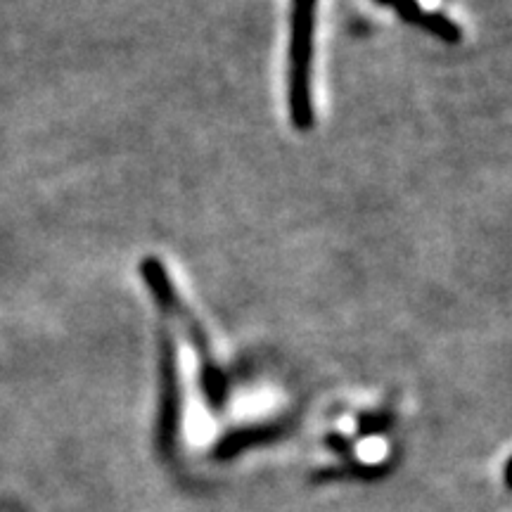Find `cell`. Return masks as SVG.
Wrapping results in <instances>:
<instances>
[{
    "instance_id": "obj_8",
    "label": "cell",
    "mask_w": 512,
    "mask_h": 512,
    "mask_svg": "<svg viewBox=\"0 0 512 512\" xmlns=\"http://www.w3.org/2000/svg\"><path fill=\"white\" fill-rule=\"evenodd\" d=\"M377 5H384V8H394L396 5V0H375Z\"/></svg>"
},
{
    "instance_id": "obj_7",
    "label": "cell",
    "mask_w": 512,
    "mask_h": 512,
    "mask_svg": "<svg viewBox=\"0 0 512 512\" xmlns=\"http://www.w3.org/2000/svg\"><path fill=\"white\" fill-rule=\"evenodd\" d=\"M325 444H328L332 451L342 453V456H351V451H354V446H351L349 439L339 437V434H330L328 439H325Z\"/></svg>"
},
{
    "instance_id": "obj_2",
    "label": "cell",
    "mask_w": 512,
    "mask_h": 512,
    "mask_svg": "<svg viewBox=\"0 0 512 512\" xmlns=\"http://www.w3.org/2000/svg\"><path fill=\"white\" fill-rule=\"evenodd\" d=\"M318 0H292L290 62H287V107L297 131H309L316 121L313 107V36Z\"/></svg>"
},
{
    "instance_id": "obj_5",
    "label": "cell",
    "mask_w": 512,
    "mask_h": 512,
    "mask_svg": "<svg viewBox=\"0 0 512 512\" xmlns=\"http://www.w3.org/2000/svg\"><path fill=\"white\" fill-rule=\"evenodd\" d=\"M408 24H415V27L427 31V34L439 38V41L451 43V46H456V43L463 41V29H460L451 17H446L444 12L420 8Z\"/></svg>"
},
{
    "instance_id": "obj_4",
    "label": "cell",
    "mask_w": 512,
    "mask_h": 512,
    "mask_svg": "<svg viewBox=\"0 0 512 512\" xmlns=\"http://www.w3.org/2000/svg\"><path fill=\"white\" fill-rule=\"evenodd\" d=\"M278 434H280L278 427H266V425L242 427V430L226 434V437L216 444L214 456L216 458H235V456H240L242 451H247V448L266 444V441H273Z\"/></svg>"
},
{
    "instance_id": "obj_3",
    "label": "cell",
    "mask_w": 512,
    "mask_h": 512,
    "mask_svg": "<svg viewBox=\"0 0 512 512\" xmlns=\"http://www.w3.org/2000/svg\"><path fill=\"white\" fill-rule=\"evenodd\" d=\"M159 375H162V403H159V446L174 451L178 427H181V373H178V349L171 332H162L159 344Z\"/></svg>"
},
{
    "instance_id": "obj_1",
    "label": "cell",
    "mask_w": 512,
    "mask_h": 512,
    "mask_svg": "<svg viewBox=\"0 0 512 512\" xmlns=\"http://www.w3.org/2000/svg\"><path fill=\"white\" fill-rule=\"evenodd\" d=\"M140 275H143L147 290H150L152 297L159 309H162L171 320H176L181 325L185 339L197 354V361H200V387L204 394V401H207L209 408L214 411H221L226 406L228 399V377L223 373L219 363H216L214 349H211L207 332H204L202 323L195 318V313L185 309L181 294L174 287V280L169 278L166 268L157 256H145L140 261Z\"/></svg>"
},
{
    "instance_id": "obj_6",
    "label": "cell",
    "mask_w": 512,
    "mask_h": 512,
    "mask_svg": "<svg viewBox=\"0 0 512 512\" xmlns=\"http://www.w3.org/2000/svg\"><path fill=\"white\" fill-rule=\"evenodd\" d=\"M394 422V415L389 411H375V413H363L361 418H358V434H377V432H384L389 430Z\"/></svg>"
}]
</instances>
